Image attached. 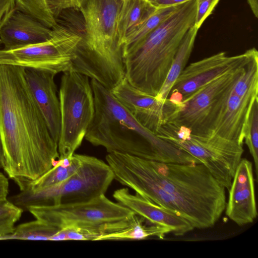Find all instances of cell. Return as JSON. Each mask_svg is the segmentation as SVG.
I'll use <instances>...</instances> for the list:
<instances>
[{"label": "cell", "mask_w": 258, "mask_h": 258, "mask_svg": "<svg viewBox=\"0 0 258 258\" xmlns=\"http://www.w3.org/2000/svg\"><path fill=\"white\" fill-rule=\"evenodd\" d=\"M111 91L138 122L156 135L160 127L171 121L180 109L168 98L159 101L155 96L137 89L125 78Z\"/></svg>", "instance_id": "4fadbf2b"}, {"label": "cell", "mask_w": 258, "mask_h": 258, "mask_svg": "<svg viewBox=\"0 0 258 258\" xmlns=\"http://www.w3.org/2000/svg\"><path fill=\"white\" fill-rule=\"evenodd\" d=\"M157 136L196 158L229 189L242 158L243 144L214 134L195 135L188 128L171 122L163 125Z\"/></svg>", "instance_id": "52a82bcc"}, {"label": "cell", "mask_w": 258, "mask_h": 258, "mask_svg": "<svg viewBox=\"0 0 258 258\" xmlns=\"http://www.w3.org/2000/svg\"><path fill=\"white\" fill-rule=\"evenodd\" d=\"M83 36L56 25L48 40L22 47L0 49V64L47 72L56 75L71 71Z\"/></svg>", "instance_id": "9c48e42d"}, {"label": "cell", "mask_w": 258, "mask_h": 258, "mask_svg": "<svg viewBox=\"0 0 258 258\" xmlns=\"http://www.w3.org/2000/svg\"><path fill=\"white\" fill-rule=\"evenodd\" d=\"M59 230L57 227L36 219L15 227L12 233L0 236V240H49Z\"/></svg>", "instance_id": "d4e9b609"}, {"label": "cell", "mask_w": 258, "mask_h": 258, "mask_svg": "<svg viewBox=\"0 0 258 258\" xmlns=\"http://www.w3.org/2000/svg\"><path fill=\"white\" fill-rule=\"evenodd\" d=\"M0 45H1V44H0Z\"/></svg>", "instance_id": "d590c367"}, {"label": "cell", "mask_w": 258, "mask_h": 258, "mask_svg": "<svg viewBox=\"0 0 258 258\" xmlns=\"http://www.w3.org/2000/svg\"><path fill=\"white\" fill-rule=\"evenodd\" d=\"M122 0H84L80 8L85 34L71 71L87 76L111 90L125 77L122 46L117 30Z\"/></svg>", "instance_id": "277c9868"}, {"label": "cell", "mask_w": 258, "mask_h": 258, "mask_svg": "<svg viewBox=\"0 0 258 258\" xmlns=\"http://www.w3.org/2000/svg\"><path fill=\"white\" fill-rule=\"evenodd\" d=\"M156 9L163 8L179 5L189 0H147Z\"/></svg>", "instance_id": "1f68e13d"}, {"label": "cell", "mask_w": 258, "mask_h": 258, "mask_svg": "<svg viewBox=\"0 0 258 258\" xmlns=\"http://www.w3.org/2000/svg\"><path fill=\"white\" fill-rule=\"evenodd\" d=\"M23 210L7 198L0 200V236L12 233Z\"/></svg>", "instance_id": "83f0119b"}, {"label": "cell", "mask_w": 258, "mask_h": 258, "mask_svg": "<svg viewBox=\"0 0 258 258\" xmlns=\"http://www.w3.org/2000/svg\"><path fill=\"white\" fill-rule=\"evenodd\" d=\"M9 182L6 176L0 172V200L7 198Z\"/></svg>", "instance_id": "d6a6232c"}, {"label": "cell", "mask_w": 258, "mask_h": 258, "mask_svg": "<svg viewBox=\"0 0 258 258\" xmlns=\"http://www.w3.org/2000/svg\"><path fill=\"white\" fill-rule=\"evenodd\" d=\"M26 81L49 130L58 143L60 127L58 96L53 74L25 68Z\"/></svg>", "instance_id": "2e32d148"}, {"label": "cell", "mask_w": 258, "mask_h": 258, "mask_svg": "<svg viewBox=\"0 0 258 258\" xmlns=\"http://www.w3.org/2000/svg\"><path fill=\"white\" fill-rule=\"evenodd\" d=\"M84 0H45L49 11L56 19L64 10L80 9Z\"/></svg>", "instance_id": "f1b7e54d"}, {"label": "cell", "mask_w": 258, "mask_h": 258, "mask_svg": "<svg viewBox=\"0 0 258 258\" xmlns=\"http://www.w3.org/2000/svg\"><path fill=\"white\" fill-rule=\"evenodd\" d=\"M82 159V154L75 153L71 157L58 159L51 168L39 178L30 182L24 189L41 188L65 180L79 169Z\"/></svg>", "instance_id": "44dd1931"}, {"label": "cell", "mask_w": 258, "mask_h": 258, "mask_svg": "<svg viewBox=\"0 0 258 258\" xmlns=\"http://www.w3.org/2000/svg\"><path fill=\"white\" fill-rule=\"evenodd\" d=\"M52 28L16 9L0 29V44L13 48L43 42L51 37Z\"/></svg>", "instance_id": "e0dca14e"}, {"label": "cell", "mask_w": 258, "mask_h": 258, "mask_svg": "<svg viewBox=\"0 0 258 258\" xmlns=\"http://www.w3.org/2000/svg\"><path fill=\"white\" fill-rule=\"evenodd\" d=\"M17 9L38 19L47 27L53 28L57 24L45 0H16Z\"/></svg>", "instance_id": "4316f807"}, {"label": "cell", "mask_w": 258, "mask_h": 258, "mask_svg": "<svg viewBox=\"0 0 258 258\" xmlns=\"http://www.w3.org/2000/svg\"><path fill=\"white\" fill-rule=\"evenodd\" d=\"M255 97H240L231 90L216 121L212 134L243 144L244 124L251 103Z\"/></svg>", "instance_id": "ac0fdd59"}, {"label": "cell", "mask_w": 258, "mask_h": 258, "mask_svg": "<svg viewBox=\"0 0 258 258\" xmlns=\"http://www.w3.org/2000/svg\"><path fill=\"white\" fill-rule=\"evenodd\" d=\"M0 136L3 169L20 190L59 158L58 143L30 91L24 68L0 64Z\"/></svg>", "instance_id": "7a4b0ae2"}, {"label": "cell", "mask_w": 258, "mask_h": 258, "mask_svg": "<svg viewBox=\"0 0 258 258\" xmlns=\"http://www.w3.org/2000/svg\"><path fill=\"white\" fill-rule=\"evenodd\" d=\"M156 9L147 0H122L117 24L118 38L122 46L127 34Z\"/></svg>", "instance_id": "ffe728a7"}, {"label": "cell", "mask_w": 258, "mask_h": 258, "mask_svg": "<svg viewBox=\"0 0 258 258\" xmlns=\"http://www.w3.org/2000/svg\"><path fill=\"white\" fill-rule=\"evenodd\" d=\"M4 156L0 136V169H3L4 166Z\"/></svg>", "instance_id": "e575fe53"}, {"label": "cell", "mask_w": 258, "mask_h": 258, "mask_svg": "<svg viewBox=\"0 0 258 258\" xmlns=\"http://www.w3.org/2000/svg\"><path fill=\"white\" fill-rule=\"evenodd\" d=\"M89 78L74 71L63 73L59 91L60 127L59 159L71 157L80 147L95 113Z\"/></svg>", "instance_id": "ba28073f"}, {"label": "cell", "mask_w": 258, "mask_h": 258, "mask_svg": "<svg viewBox=\"0 0 258 258\" xmlns=\"http://www.w3.org/2000/svg\"><path fill=\"white\" fill-rule=\"evenodd\" d=\"M114 179L153 203L174 211L195 228L213 227L224 212L225 188L202 163L162 162L109 153Z\"/></svg>", "instance_id": "6da1fadb"}, {"label": "cell", "mask_w": 258, "mask_h": 258, "mask_svg": "<svg viewBox=\"0 0 258 258\" xmlns=\"http://www.w3.org/2000/svg\"><path fill=\"white\" fill-rule=\"evenodd\" d=\"M196 12V0L181 3L143 40L122 48L124 78L131 85L157 95L184 35L195 24Z\"/></svg>", "instance_id": "5b68a950"}, {"label": "cell", "mask_w": 258, "mask_h": 258, "mask_svg": "<svg viewBox=\"0 0 258 258\" xmlns=\"http://www.w3.org/2000/svg\"><path fill=\"white\" fill-rule=\"evenodd\" d=\"M248 4L256 18L258 17V0H247Z\"/></svg>", "instance_id": "836d02e7"}, {"label": "cell", "mask_w": 258, "mask_h": 258, "mask_svg": "<svg viewBox=\"0 0 258 258\" xmlns=\"http://www.w3.org/2000/svg\"><path fill=\"white\" fill-rule=\"evenodd\" d=\"M251 48L229 56L220 52L185 67L174 82L168 98L178 106L197 90L221 76L244 66Z\"/></svg>", "instance_id": "7c38bea8"}, {"label": "cell", "mask_w": 258, "mask_h": 258, "mask_svg": "<svg viewBox=\"0 0 258 258\" xmlns=\"http://www.w3.org/2000/svg\"><path fill=\"white\" fill-rule=\"evenodd\" d=\"M198 30L193 25L184 35L173 59L165 80L159 93L155 96L159 101H164L168 98L174 82L185 67L192 52Z\"/></svg>", "instance_id": "d6986e66"}, {"label": "cell", "mask_w": 258, "mask_h": 258, "mask_svg": "<svg viewBox=\"0 0 258 258\" xmlns=\"http://www.w3.org/2000/svg\"><path fill=\"white\" fill-rule=\"evenodd\" d=\"M219 0H196L197 12L194 25L200 28L206 18L212 13Z\"/></svg>", "instance_id": "f546056e"}, {"label": "cell", "mask_w": 258, "mask_h": 258, "mask_svg": "<svg viewBox=\"0 0 258 258\" xmlns=\"http://www.w3.org/2000/svg\"><path fill=\"white\" fill-rule=\"evenodd\" d=\"M146 221L138 215L132 225L119 231L101 236L96 240H141L151 237L163 239L166 234L171 233V230L166 227L153 224L146 225L144 224Z\"/></svg>", "instance_id": "7402d4cb"}, {"label": "cell", "mask_w": 258, "mask_h": 258, "mask_svg": "<svg viewBox=\"0 0 258 258\" xmlns=\"http://www.w3.org/2000/svg\"><path fill=\"white\" fill-rule=\"evenodd\" d=\"M243 140L254 161V171L257 179L258 170V97L252 101L243 131Z\"/></svg>", "instance_id": "484cf974"}, {"label": "cell", "mask_w": 258, "mask_h": 258, "mask_svg": "<svg viewBox=\"0 0 258 258\" xmlns=\"http://www.w3.org/2000/svg\"><path fill=\"white\" fill-rule=\"evenodd\" d=\"M114 179L109 165L96 157L83 155L79 169L57 184L25 189L9 199L23 210L30 206H51L89 201L105 195Z\"/></svg>", "instance_id": "8992f818"}, {"label": "cell", "mask_w": 258, "mask_h": 258, "mask_svg": "<svg viewBox=\"0 0 258 258\" xmlns=\"http://www.w3.org/2000/svg\"><path fill=\"white\" fill-rule=\"evenodd\" d=\"M245 65V64H244ZM244 65L212 81L191 94L168 122L188 128L197 136H210Z\"/></svg>", "instance_id": "30bf717a"}, {"label": "cell", "mask_w": 258, "mask_h": 258, "mask_svg": "<svg viewBox=\"0 0 258 258\" xmlns=\"http://www.w3.org/2000/svg\"><path fill=\"white\" fill-rule=\"evenodd\" d=\"M180 4L156 9L153 14L140 22L127 34L122 48L136 44L143 40L169 17L178 8Z\"/></svg>", "instance_id": "cb8c5ba5"}, {"label": "cell", "mask_w": 258, "mask_h": 258, "mask_svg": "<svg viewBox=\"0 0 258 258\" xmlns=\"http://www.w3.org/2000/svg\"><path fill=\"white\" fill-rule=\"evenodd\" d=\"M232 92L242 98H253L258 95V52L251 48L250 56L241 76L234 83Z\"/></svg>", "instance_id": "603a6c76"}, {"label": "cell", "mask_w": 258, "mask_h": 258, "mask_svg": "<svg viewBox=\"0 0 258 258\" xmlns=\"http://www.w3.org/2000/svg\"><path fill=\"white\" fill-rule=\"evenodd\" d=\"M225 209L226 216L239 226L252 223L257 216L253 165L242 158L228 189Z\"/></svg>", "instance_id": "5bb4252c"}, {"label": "cell", "mask_w": 258, "mask_h": 258, "mask_svg": "<svg viewBox=\"0 0 258 258\" xmlns=\"http://www.w3.org/2000/svg\"><path fill=\"white\" fill-rule=\"evenodd\" d=\"M95 113L85 139L108 153L127 154L146 160L199 163L195 157L142 126L111 90L91 79Z\"/></svg>", "instance_id": "3957f363"}, {"label": "cell", "mask_w": 258, "mask_h": 258, "mask_svg": "<svg viewBox=\"0 0 258 258\" xmlns=\"http://www.w3.org/2000/svg\"><path fill=\"white\" fill-rule=\"evenodd\" d=\"M116 201L144 218L151 224L169 228L176 236H182L195 229L185 218L176 212L159 206L138 194H132L127 188L115 190Z\"/></svg>", "instance_id": "9a60e30c"}, {"label": "cell", "mask_w": 258, "mask_h": 258, "mask_svg": "<svg viewBox=\"0 0 258 258\" xmlns=\"http://www.w3.org/2000/svg\"><path fill=\"white\" fill-rule=\"evenodd\" d=\"M27 210L36 219L61 229L72 225H95L130 218L135 213L105 195L89 201L51 206H30Z\"/></svg>", "instance_id": "8fae6325"}, {"label": "cell", "mask_w": 258, "mask_h": 258, "mask_svg": "<svg viewBox=\"0 0 258 258\" xmlns=\"http://www.w3.org/2000/svg\"><path fill=\"white\" fill-rule=\"evenodd\" d=\"M16 9V0H0V29Z\"/></svg>", "instance_id": "4dcf8cb0"}]
</instances>
